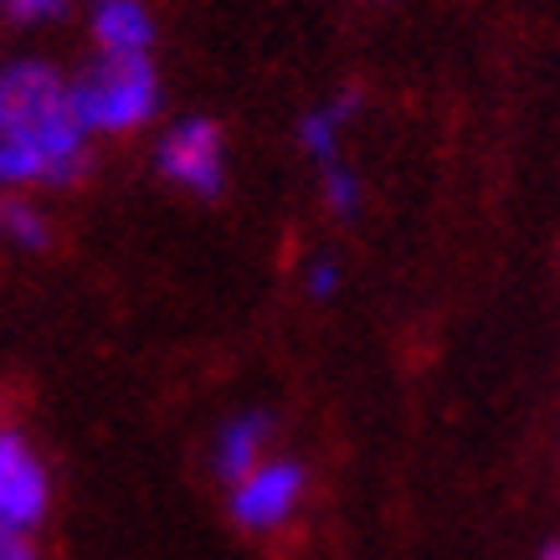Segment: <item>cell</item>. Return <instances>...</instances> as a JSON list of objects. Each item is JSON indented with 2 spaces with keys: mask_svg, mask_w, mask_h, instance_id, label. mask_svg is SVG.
Wrapping results in <instances>:
<instances>
[{
  "mask_svg": "<svg viewBox=\"0 0 560 560\" xmlns=\"http://www.w3.org/2000/svg\"><path fill=\"white\" fill-rule=\"evenodd\" d=\"M88 119L51 62H11L0 78V180L72 186L88 171Z\"/></svg>",
  "mask_w": 560,
  "mask_h": 560,
  "instance_id": "1",
  "label": "cell"
},
{
  "mask_svg": "<svg viewBox=\"0 0 560 560\" xmlns=\"http://www.w3.org/2000/svg\"><path fill=\"white\" fill-rule=\"evenodd\" d=\"M72 93L93 135H135L160 114V78L150 57H98Z\"/></svg>",
  "mask_w": 560,
  "mask_h": 560,
  "instance_id": "2",
  "label": "cell"
},
{
  "mask_svg": "<svg viewBox=\"0 0 560 560\" xmlns=\"http://www.w3.org/2000/svg\"><path fill=\"white\" fill-rule=\"evenodd\" d=\"M154 165L171 186L201 196V201H217L221 180H226V139H221L217 119H180L165 129L160 150H154Z\"/></svg>",
  "mask_w": 560,
  "mask_h": 560,
  "instance_id": "3",
  "label": "cell"
},
{
  "mask_svg": "<svg viewBox=\"0 0 560 560\" xmlns=\"http://www.w3.org/2000/svg\"><path fill=\"white\" fill-rule=\"evenodd\" d=\"M51 483L21 432H0V525L26 535L47 520Z\"/></svg>",
  "mask_w": 560,
  "mask_h": 560,
  "instance_id": "4",
  "label": "cell"
},
{
  "mask_svg": "<svg viewBox=\"0 0 560 560\" xmlns=\"http://www.w3.org/2000/svg\"><path fill=\"white\" fill-rule=\"evenodd\" d=\"M304 483H308L304 468L289 458L257 463L242 483H232V520H237L242 529H257V535H262V529H278L293 510H299Z\"/></svg>",
  "mask_w": 560,
  "mask_h": 560,
  "instance_id": "5",
  "label": "cell"
},
{
  "mask_svg": "<svg viewBox=\"0 0 560 560\" xmlns=\"http://www.w3.org/2000/svg\"><path fill=\"white\" fill-rule=\"evenodd\" d=\"M88 26H93V42L103 57H150L154 21L139 0H93Z\"/></svg>",
  "mask_w": 560,
  "mask_h": 560,
  "instance_id": "6",
  "label": "cell"
},
{
  "mask_svg": "<svg viewBox=\"0 0 560 560\" xmlns=\"http://www.w3.org/2000/svg\"><path fill=\"white\" fill-rule=\"evenodd\" d=\"M272 438V422L262 411H242L217 432V478L242 483L262 463V442Z\"/></svg>",
  "mask_w": 560,
  "mask_h": 560,
  "instance_id": "7",
  "label": "cell"
},
{
  "mask_svg": "<svg viewBox=\"0 0 560 560\" xmlns=\"http://www.w3.org/2000/svg\"><path fill=\"white\" fill-rule=\"evenodd\" d=\"M360 108V93H340L335 103H324L314 114H304L299 124V144H304L308 160H319V165H335V139H340L345 119Z\"/></svg>",
  "mask_w": 560,
  "mask_h": 560,
  "instance_id": "8",
  "label": "cell"
},
{
  "mask_svg": "<svg viewBox=\"0 0 560 560\" xmlns=\"http://www.w3.org/2000/svg\"><path fill=\"white\" fill-rule=\"evenodd\" d=\"M5 237L16 242L21 253H42V247H51V226H47V217L36 211V206H26V201H5Z\"/></svg>",
  "mask_w": 560,
  "mask_h": 560,
  "instance_id": "9",
  "label": "cell"
},
{
  "mask_svg": "<svg viewBox=\"0 0 560 560\" xmlns=\"http://www.w3.org/2000/svg\"><path fill=\"white\" fill-rule=\"evenodd\" d=\"M324 201H329V211L345 221L360 211V180H355V171H345L340 160L324 165Z\"/></svg>",
  "mask_w": 560,
  "mask_h": 560,
  "instance_id": "10",
  "label": "cell"
},
{
  "mask_svg": "<svg viewBox=\"0 0 560 560\" xmlns=\"http://www.w3.org/2000/svg\"><path fill=\"white\" fill-rule=\"evenodd\" d=\"M5 16L16 26H47V21L68 16V0H5Z\"/></svg>",
  "mask_w": 560,
  "mask_h": 560,
  "instance_id": "11",
  "label": "cell"
},
{
  "mask_svg": "<svg viewBox=\"0 0 560 560\" xmlns=\"http://www.w3.org/2000/svg\"><path fill=\"white\" fill-rule=\"evenodd\" d=\"M335 289H340V262L335 257H314L304 268V293L324 304V299H335Z\"/></svg>",
  "mask_w": 560,
  "mask_h": 560,
  "instance_id": "12",
  "label": "cell"
},
{
  "mask_svg": "<svg viewBox=\"0 0 560 560\" xmlns=\"http://www.w3.org/2000/svg\"><path fill=\"white\" fill-rule=\"evenodd\" d=\"M0 560H36V550L26 545V535L5 529V535H0Z\"/></svg>",
  "mask_w": 560,
  "mask_h": 560,
  "instance_id": "13",
  "label": "cell"
},
{
  "mask_svg": "<svg viewBox=\"0 0 560 560\" xmlns=\"http://www.w3.org/2000/svg\"><path fill=\"white\" fill-rule=\"evenodd\" d=\"M540 560H560V545H545V550H540Z\"/></svg>",
  "mask_w": 560,
  "mask_h": 560,
  "instance_id": "14",
  "label": "cell"
}]
</instances>
